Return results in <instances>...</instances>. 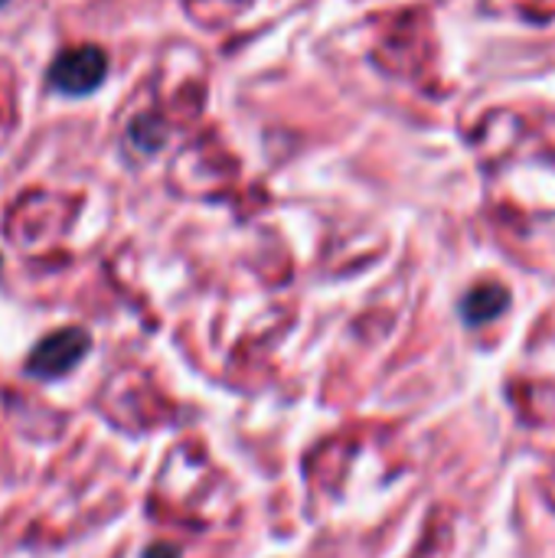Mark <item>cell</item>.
Wrapping results in <instances>:
<instances>
[{"mask_svg": "<svg viewBox=\"0 0 555 558\" xmlns=\"http://www.w3.org/2000/svg\"><path fill=\"white\" fill-rule=\"evenodd\" d=\"M105 78H108V52L95 43L69 46L49 62V85L69 98H85L98 92Z\"/></svg>", "mask_w": 555, "mask_h": 558, "instance_id": "7a4b0ae2", "label": "cell"}, {"mask_svg": "<svg viewBox=\"0 0 555 558\" xmlns=\"http://www.w3.org/2000/svg\"><path fill=\"white\" fill-rule=\"evenodd\" d=\"M7 3H10V0H0V7H7Z\"/></svg>", "mask_w": 555, "mask_h": 558, "instance_id": "8992f818", "label": "cell"}, {"mask_svg": "<svg viewBox=\"0 0 555 558\" xmlns=\"http://www.w3.org/2000/svg\"><path fill=\"white\" fill-rule=\"evenodd\" d=\"M507 307H510V291L504 288V284H478V288H471L464 298H461V304H458V314H461V320L468 324V327H484V324H491V320H497L500 314H507Z\"/></svg>", "mask_w": 555, "mask_h": 558, "instance_id": "3957f363", "label": "cell"}, {"mask_svg": "<svg viewBox=\"0 0 555 558\" xmlns=\"http://www.w3.org/2000/svg\"><path fill=\"white\" fill-rule=\"evenodd\" d=\"M128 137L134 141V147H137V150H144V154H157V150L164 147V141H167V124H164L160 118H154V114H141V118H134V121H131Z\"/></svg>", "mask_w": 555, "mask_h": 558, "instance_id": "277c9868", "label": "cell"}, {"mask_svg": "<svg viewBox=\"0 0 555 558\" xmlns=\"http://www.w3.org/2000/svg\"><path fill=\"white\" fill-rule=\"evenodd\" d=\"M0 265H3V258H0Z\"/></svg>", "mask_w": 555, "mask_h": 558, "instance_id": "52a82bcc", "label": "cell"}, {"mask_svg": "<svg viewBox=\"0 0 555 558\" xmlns=\"http://www.w3.org/2000/svg\"><path fill=\"white\" fill-rule=\"evenodd\" d=\"M144 558H180V549L177 546H150Z\"/></svg>", "mask_w": 555, "mask_h": 558, "instance_id": "5b68a950", "label": "cell"}, {"mask_svg": "<svg viewBox=\"0 0 555 558\" xmlns=\"http://www.w3.org/2000/svg\"><path fill=\"white\" fill-rule=\"evenodd\" d=\"M92 350V333L85 327H62V330H52L46 333L26 356L23 363V373L29 379H39V383H49V379H62L69 376Z\"/></svg>", "mask_w": 555, "mask_h": 558, "instance_id": "6da1fadb", "label": "cell"}]
</instances>
